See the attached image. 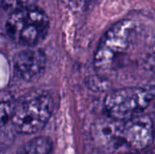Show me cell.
Returning a JSON list of instances; mask_svg holds the SVG:
<instances>
[{
	"mask_svg": "<svg viewBox=\"0 0 155 154\" xmlns=\"http://www.w3.org/2000/svg\"><path fill=\"white\" fill-rule=\"evenodd\" d=\"M53 146V141L50 137L38 136L26 142L15 154H50Z\"/></svg>",
	"mask_w": 155,
	"mask_h": 154,
	"instance_id": "cell-8",
	"label": "cell"
},
{
	"mask_svg": "<svg viewBox=\"0 0 155 154\" xmlns=\"http://www.w3.org/2000/svg\"><path fill=\"white\" fill-rule=\"evenodd\" d=\"M49 26L46 13L35 5L11 12L5 23V31L13 42L35 46L45 38Z\"/></svg>",
	"mask_w": 155,
	"mask_h": 154,
	"instance_id": "cell-3",
	"label": "cell"
},
{
	"mask_svg": "<svg viewBox=\"0 0 155 154\" xmlns=\"http://www.w3.org/2000/svg\"><path fill=\"white\" fill-rule=\"evenodd\" d=\"M71 1L73 2V4H75L77 5H86L91 0H71Z\"/></svg>",
	"mask_w": 155,
	"mask_h": 154,
	"instance_id": "cell-11",
	"label": "cell"
},
{
	"mask_svg": "<svg viewBox=\"0 0 155 154\" xmlns=\"http://www.w3.org/2000/svg\"><path fill=\"white\" fill-rule=\"evenodd\" d=\"M124 141L126 148L143 150L151 145L154 138V127L149 115L139 114L124 121Z\"/></svg>",
	"mask_w": 155,
	"mask_h": 154,
	"instance_id": "cell-5",
	"label": "cell"
},
{
	"mask_svg": "<svg viewBox=\"0 0 155 154\" xmlns=\"http://www.w3.org/2000/svg\"><path fill=\"white\" fill-rule=\"evenodd\" d=\"M137 33V24L124 19L111 26L102 37L94 56L97 72L105 73L114 69L128 52Z\"/></svg>",
	"mask_w": 155,
	"mask_h": 154,
	"instance_id": "cell-1",
	"label": "cell"
},
{
	"mask_svg": "<svg viewBox=\"0 0 155 154\" xmlns=\"http://www.w3.org/2000/svg\"><path fill=\"white\" fill-rule=\"evenodd\" d=\"M45 65L46 56L41 49H25L14 56L15 74L25 82H32L42 75Z\"/></svg>",
	"mask_w": 155,
	"mask_h": 154,
	"instance_id": "cell-7",
	"label": "cell"
},
{
	"mask_svg": "<svg viewBox=\"0 0 155 154\" xmlns=\"http://www.w3.org/2000/svg\"><path fill=\"white\" fill-rule=\"evenodd\" d=\"M38 0H1V5L3 9L13 12L19 8L35 5Z\"/></svg>",
	"mask_w": 155,
	"mask_h": 154,
	"instance_id": "cell-10",
	"label": "cell"
},
{
	"mask_svg": "<svg viewBox=\"0 0 155 154\" xmlns=\"http://www.w3.org/2000/svg\"><path fill=\"white\" fill-rule=\"evenodd\" d=\"M16 102L8 93H3L1 98V125L11 122Z\"/></svg>",
	"mask_w": 155,
	"mask_h": 154,
	"instance_id": "cell-9",
	"label": "cell"
},
{
	"mask_svg": "<svg viewBox=\"0 0 155 154\" xmlns=\"http://www.w3.org/2000/svg\"><path fill=\"white\" fill-rule=\"evenodd\" d=\"M53 110L54 99L48 92H31L16 102L12 125L18 133H36L48 123Z\"/></svg>",
	"mask_w": 155,
	"mask_h": 154,
	"instance_id": "cell-2",
	"label": "cell"
},
{
	"mask_svg": "<svg viewBox=\"0 0 155 154\" xmlns=\"http://www.w3.org/2000/svg\"><path fill=\"white\" fill-rule=\"evenodd\" d=\"M124 121L116 120L107 116V118L97 121L92 127V138L95 145L106 152H114L124 148Z\"/></svg>",
	"mask_w": 155,
	"mask_h": 154,
	"instance_id": "cell-6",
	"label": "cell"
},
{
	"mask_svg": "<svg viewBox=\"0 0 155 154\" xmlns=\"http://www.w3.org/2000/svg\"><path fill=\"white\" fill-rule=\"evenodd\" d=\"M155 96V86L124 87L109 93L104 101L107 116L126 121L141 114Z\"/></svg>",
	"mask_w": 155,
	"mask_h": 154,
	"instance_id": "cell-4",
	"label": "cell"
}]
</instances>
